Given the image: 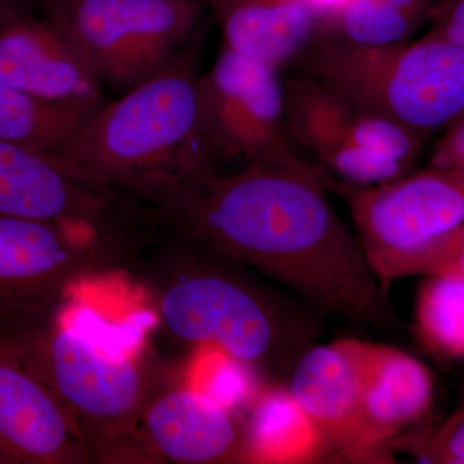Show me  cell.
<instances>
[{"instance_id": "6da1fadb", "label": "cell", "mask_w": 464, "mask_h": 464, "mask_svg": "<svg viewBox=\"0 0 464 464\" xmlns=\"http://www.w3.org/2000/svg\"><path fill=\"white\" fill-rule=\"evenodd\" d=\"M326 188L317 164L246 163L192 174L152 209L169 234L266 275L313 310L392 326L387 288Z\"/></svg>"}, {"instance_id": "7a4b0ae2", "label": "cell", "mask_w": 464, "mask_h": 464, "mask_svg": "<svg viewBox=\"0 0 464 464\" xmlns=\"http://www.w3.org/2000/svg\"><path fill=\"white\" fill-rule=\"evenodd\" d=\"M206 38L207 27L200 25L176 61L102 103L48 157L78 179L128 192L149 207L192 174L216 168L198 114Z\"/></svg>"}, {"instance_id": "3957f363", "label": "cell", "mask_w": 464, "mask_h": 464, "mask_svg": "<svg viewBox=\"0 0 464 464\" xmlns=\"http://www.w3.org/2000/svg\"><path fill=\"white\" fill-rule=\"evenodd\" d=\"M295 65L426 140L464 116V48L433 34L384 47L315 38Z\"/></svg>"}, {"instance_id": "277c9868", "label": "cell", "mask_w": 464, "mask_h": 464, "mask_svg": "<svg viewBox=\"0 0 464 464\" xmlns=\"http://www.w3.org/2000/svg\"><path fill=\"white\" fill-rule=\"evenodd\" d=\"M159 315L170 334L212 346L255 369L282 372L315 340L314 324L255 284L216 266H200L167 284Z\"/></svg>"}, {"instance_id": "5b68a950", "label": "cell", "mask_w": 464, "mask_h": 464, "mask_svg": "<svg viewBox=\"0 0 464 464\" xmlns=\"http://www.w3.org/2000/svg\"><path fill=\"white\" fill-rule=\"evenodd\" d=\"M203 0H35L103 88L132 90L188 47Z\"/></svg>"}, {"instance_id": "8992f818", "label": "cell", "mask_w": 464, "mask_h": 464, "mask_svg": "<svg viewBox=\"0 0 464 464\" xmlns=\"http://www.w3.org/2000/svg\"><path fill=\"white\" fill-rule=\"evenodd\" d=\"M130 250L108 235L0 216V335L14 346L32 341L60 316L72 283Z\"/></svg>"}, {"instance_id": "52a82bcc", "label": "cell", "mask_w": 464, "mask_h": 464, "mask_svg": "<svg viewBox=\"0 0 464 464\" xmlns=\"http://www.w3.org/2000/svg\"><path fill=\"white\" fill-rule=\"evenodd\" d=\"M284 99L293 141L342 185L395 181L413 170L429 142L301 72L284 82Z\"/></svg>"}, {"instance_id": "ba28073f", "label": "cell", "mask_w": 464, "mask_h": 464, "mask_svg": "<svg viewBox=\"0 0 464 464\" xmlns=\"http://www.w3.org/2000/svg\"><path fill=\"white\" fill-rule=\"evenodd\" d=\"M16 347L74 418L94 458L97 445L127 436L151 402L148 377L136 357L79 326L65 325L60 316Z\"/></svg>"}, {"instance_id": "9c48e42d", "label": "cell", "mask_w": 464, "mask_h": 464, "mask_svg": "<svg viewBox=\"0 0 464 464\" xmlns=\"http://www.w3.org/2000/svg\"><path fill=\"white\" fill-rule=\"evenodd\" d=\"M360 246L384 286L420 273L441 241L464 225V173L427 166L371 188L334 182Z\"/></svg>"}, {"instance_id": "30bf717a", "label": "cell", "mask_w": 464, "mask_h": 464, "mask_svg": "<svg viewBox=\"0 0 464 464\" xmlns=\"http://www.w3.org/2000/svg\"><path fill=\"white\" fill-rule=\"evenodd\" d=\"M201 139L216 159L306 166L285 121L279 70L221 45L198 81Z\"/></svg>"}, {"instance_id": "8fae6325", "label": "cell", "mask_w": 464, "mask_h": 464, "mask_svg": "<svg viewBox=\"0 0 464 464\" xmlns=\"http://www.w3.org/2000/svg\"><path fill=\"white\" fill-rule=\"evenodd\" d=\"M93 451L72 414L0 335V463L83 464Z\"/></svg>"}, {"instance_id": "7c38bea8", "label": "cell", "mask_w": 464, "mask_h": 464, "mask_svg": "<svg viewBox=\"0 0 464 464\" xmlns=\"http://www.w3.org/2000/svg\"><path fill=\"white\" fill-rule=\"evenodd\" d=\"M121 208L115 188L78 179L47 155L0 142V216L103 231Z\"/></svg>"}, {"instance_id": "4fadbf2b", "label": "cell", "mask_w": 464, "mask_h": 464, "mask_svg": "<svg viewBox=\"0 0 464 464\" xmlns=\"http://www.w3.org/2000/svg\"><path fill=\"white\" fill-rule=\"evenodd\" d=\"M0 81L84 109L106 102L105 88L74 48L32 8L0 11Z\"/></svg>"}, {"instance_id": "5bb4252c", "label": "cell", "mask_w": 464, "mask_h": 464, "mask_svg": "<svg viewBox=\"0 0 464 464\" xmlns=\"http://www.w3.org/2000/svg\"><path fill=\"white\" fill-rule=\"evenodd\" d=\"M435 378L399 348L366 342L359 423V462H387L390 448L429 415Z\"/></svg>"}, {"instance_id": "9a60e30c", "label": "cell", "mask_w": 464, "mask_h": 464, "mask_svg": "<svg viewBox=\"0 0 464 464\" xmlns=\"http://www.w3.org/2000/svg\"><path fill=\"white\" fill-rule=\"evenodd\" d=\"M365 347L353 338L313 344L293 366L288 384L328 447L350 462H359Z\"/></svg>"}, {"instance_id": "2e32d148", "label": "cell", "mask_w": 464, "mask_h": 464, "mask_svg": "<svg viewBox=\"0 0 464 464\" xmlns=\"http://www.w3.org/2000/svg\"><path fill=\"white\" fill-rule=\"evenodd\" d=\"M142 417L146 444L166 462H243L246 431L234 411L203 391H168L151 400Z\"/></svg>"}, {"instance_id": "e0dca14e", "label": "cell", "mask_w": 464, "mask_h": 464, "mask_svg": "<svg viewBox=\"0 0 464 464\" xmlns=\"http://www.w3.org/2000/svg\"><path fill=\"white\" fill-rule=\"evenodd\" d=\"M232 51L282 72L315 41L319 20L297 0H206Z\"/></svg>"}, {"instance_id": "ac0fdd59", "label": "cell", "mask_w": 464, "mask_h": 464, "mask_svg": "<svg viewBox=\"0 0 464 464\" xmlns=\"http://www.w3.org/2000/svg\"><path fill=\"white\" fill-rule=\"evenodd\" d=\"M244 431L243 462L313 463L329 448L288 387L266 390Z\"/></svg>"}, {"instance_id": "d6986e66", "label": "cell", "mask_w": 464, "mask_h": 464, "mask_svg": "<svg viewBox=\"0 0 464 464\" xmlns=\"http://www.w3.org/2000/svg\"><path fill=\"white\" fill-rule=\"evenodd\" d=\"M93 111L0 81V142L8 145L48 157L63 149Z\"/></svg>"}, {"instance_id": "ffe728a7", "label": "cell", "mask_w": 464, "mask_h": 464, "mask_svg": "<svg viewBox=\"0 0 464 464\" xmlns=\"http://www.w3.org/2000/svg\"><path fill=\"white\" fill-rule=\"evenodd\" d=\"M414 317L427 350L445 359H464V276H429L418 292Z\"/></svg>"}, {"instance_id": "44dd1931", "label": "cell", "mask_w": 464, "mask_h": 464, "mask_svg": "<svg viewBox=\"0 0 464 464\" xmlns=\"http://www.w3.org/2000/svg\"><path fill=\"white\" fill-rule=\"evenodd\" d=\"M424 24L423 18L384 0H353L337 16L320 24L316 38L384 47L411 41Z\"/></svg>"}, {"instance_id": "7402d4cb", "label": "cell", "mask_w": 464, "mask_h": 464, "mask_svg": "<svg viewBox=\"0 0 464 464\" xmlns=\"http://www.w3.org/2000/svg\"><path fill=\"white\" fill-rule=\"evenodd\" d=\"M420 462L464 464V399L445 422L417 448Z\"/></svg>"}, {"instance_id": "603a6c76", "label": "cell", "mask_w": 464, "mask_h": 464, "mask_svg": "<svg viewBox=\"0 0 464 464\" xmlns=\"http://www.w3.org/2000/svg\"><path fill=\"white\" fill-rule=\"evenodd\" d=\"M418 275H457L464 276V225L441 241L427 256Z\"/></svg>"}, {"instance_id": "cb8c5ba5", "label": "cell", "mask_w": 464, "mask_h": 464, "mask_svg": "<svg viewBox=\"0 0 464 464\" xmlns=\"http://www.w3.org/2000/svg\"><path fill=\"white\" fill-rule=\"evenodd\" d=\"M429 158V166L464 173V116L440 134Z\"/></svg>"}, {"instance_id": "d4e9b609", "label": "cell", "mask_w": 464, "mask_h": 464, "mask_svg": "<svg viewBox=\"0 0 464 464\" xmlns=\"http://www.w3.org/2000/svg\"><path fill=\"white\" fill-rule=\"evenodd\" d=\"M429 24L427 33L464 48V0H438Z\"/></svg>"}, {"instance_id": "484cf974", "label": "cell", "mask_w": 464, "mask_h": 464, "mask_svg": "<svg viewBox=\"0 0 464 464\" xmlns=\"http://www.w3.org/2000/svg\"><path fill=\"white\" fill-rule=\"evenodd\" d=\"M297 2L319 20L320 25L324 21L337 16L353 0H297Z\"/></svg>"}, {"instance_id": "4316f807", "label": "cell", "mask_w": 464, "mask_h": 464, "mask_svg": "<svg viewBox=\"0 0 464 464\" xmlns=\"http://www.w3.org/2000/svg\"><path fill=\"white\" fill-rule=\"evenodd\" d=\"M384 2L390 3L393 7L402 9L408 14H414V16L423 18L429 24L438 0H384Z\"/></svg>"}, {"instance_id": "83f0119b", "label": "cell", "mask_w": 464, "mask_h": 464, "mask_svg": "<svg viewBox=\"0 0 464 464\" xmlns=\"http://www.w3.org/2000/svg\"><path fill=\"white\" fill-rule=\"evenodd\" d=\"M35 0H0V11L9 8H32Z\"/></svg>"}]
</instances>
